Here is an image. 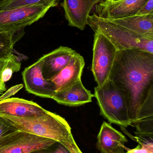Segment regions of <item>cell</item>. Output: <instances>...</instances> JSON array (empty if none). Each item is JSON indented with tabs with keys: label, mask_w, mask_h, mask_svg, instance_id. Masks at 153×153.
<instances>
[{
	"label": "cell",
	"mask_w": 153,
	"mask_h": 153,
	"mask_svg": "<svg viewBox=\"0 0 153 153\" xmlns=\"http://www.w3.org/2000/svg\"><path fill=\"white\" fill-rule=\"evenodd\" d=\"M109 79L125 95L131 126L153 117V53L118 50Z\"/></svg>",
	"instance_id": "obj_1"
},
{
	"label": "cell",
	"mask_w": 153,
	"mask_h": 153,
	"mask_svg": "<svg viewBox=\"0 0 153 153\" xmlns=\"http://www.w3.org/2000/svg\"><path fill=\"white\" fill-rule=\"evenodd\" d=\"M0 118L14 129L54 140L57 143L74 139L70 125L64 118L47 111L36 117H20L0 115Z\"/></svg>",
	"instance_id": "obj_2"
},
{
	"label": "cell",
	"mask_w": 153,
	"mask_h": 153,
	"mask_svg": "<svg viewBox=\"0 0 153 153\" xmlns=\"http://www.w3.org/2000/svg\"><path fill=\"white\" fill-rule=\"evenodd\" d=\"M87 25L94 32L105 36L118 50L139 49L153 53V38L141 36L95 13L88 17Z\"/></svg>",
	"instance_id": "obj_3"
},
{
	"label": "cell",
	"mask_w": 153,
	"mask_h": 153,
	"mask_svg": "<svg viewBox=\"0 0 153 153\" xmlns=\"http://www.w3.org/2000/svg\"><path fill=\"white\" fill-rule=\"evenodd\" d=\"M93 95L100 115L110 124L123 128L132 125L125 95L111 80L108 79L102 86L95 87Z\"/></svg>",
	"instance_id": "obj_4"
},
{
	"label": "cell",
	"mask_w": 153,
	"mask_h": 153,
	"mask_svg": "<svg viewBox=\"0 0 153 153\" xmlns=\"http://www.w3.org/2000/svg\"><path fill=\"white\" fill-rule=\"evenodd\" d=\"M57 142L14 129L0 137V153H32L47 150Z\"/></svg>",
	"instance_id": "obj_5"
},
{
	"label": "cell",
	"mask_w": 153,
	"mask_h": 153,
	"mask_svg": "<svg viewBox=\"0 0 153 153\" xmlns=\"http://www.w3.org/2000/svg\"><path fill=\"white\" fill-rule=\"evenodd\" d=\"M117 51L104 35L95 32L91 71L98 86H102L108 80Z\"/></svg>",
	"instance_id": "obj_6"
},
{
	"label": "cell",
	"mask_w": 153,
	"mask_h": 153,
	"mask_svg": "<svg viewBox=\"0 0 153 153\" xmlns=\"http://www.w3.org/2000/svg\"><path fill=\"white\" fill-rule=\"evenodd\" d=\"M49 10L42 4L0 10V31L16 33L42 19Z\"/></svg>",
	"instance_id": "obj_7"
},
{
	"label": "cell",
	"mask_w": 153,
	"mask_h": 153,
	"mask_svg": "<svg viewBox=\"0 0 153 153\" xmlns=\"http://www.w3.org/2000/svg\"><path fill=\"white\" fill-rule=\"evenodd\" d=\"M22 76L25 89L30 93L42 98L52 99L56 92L54 84L45 79L43 76L40 58L25 68Z\"/></svg>",
	"instance_id": "obj_8"
},
{
	"label": "cell",
	"mask_w": 153,
	"mask_h": 153,
	"mask_svg": "<svg viewBox=\"0 0 153 153\" xmlns=\"http://www.w3.org/2000/svg\"><path fill=\"white\" fill-rule=\"evenodd\" d=\"M107 0H63L61 6L65 17L71 27L84 30L87 25L88 17L94 6Z\"/></svg>",
	"instance_id": "obj_9"
},
{
	"label": "cell",
	"mask_w": 153,
	"mask_h": 153,
	"mask_svg": "<svg viewBox=\"0 0 153 153\" xmlns=\"http://www.w3.org/2000/svg\"><path fill=\"white\" fill-rule=\"evenodd\" d=\"M148 0L106 1L96 5V15L103 19H121L136 15Z\"/></svg>",
	"instance_id": "obj_10"
},
{
	"label": "cell",
	"mask_w": 153,
	"mask_h": 153,
	"mask_svg": "<svg viewBox=\"0 0 153 153\" xmlns=\"http://www.w3.org/2000/svg\"><path fill=\"white\" fill-rule=\"evenodd\" d=\"M75 53L70 48L60 46L40 58L44 78L49 81L56 76L69 64Z\"/></svg>",
	"instance_id": "obj_11"
},
{
	"label": "cell",
	"mask_w": 153,
	"mask_h": 153,
	"mask_svg": "<svg viewBox=\"0 0 153 153\" xmlns=\"http://www.w3.org/2000/svg\"><path fill=\"white\" fill-rule=\"evenodd\" d=\"M47 110L36 102L18 98L0 100V115L26 117L43 115Z\"/></svg>",
	"instance_id": "obj_12"
},
{
	"label": "cell",
	"mask_w": 153,
	"mask_h": 153,
	"mask_svg": "<svg viewBox=\"0 0 153 153\" xmlns=\"http://www.w3.org/2000/svg\"><path fill=\"white\" fill-rule=\"evenodd\" d=\"M126 137L110 124L103 122L97 137V147L101 153H125Z\"/></svg>",
	"instance_id": "obj_13"
},
{
	"label": "cell",
	"mask_w": 153,
	"mask_h": 153,
	"mask_svg": "<svg viewBox=\"0 0 153 153\" xmlns=\"http://www.w3.org/2000/svg\"><path fill=\"white\" fill-rule=\"evenodd\" d=\"M84 66V58L75 53L69 64L56 76L49 81L54 84L56 92L63 91L81 80Z\"/></svg>",
	"instance_id": "obj_14"
},
{
	"label": "cell",
	"mask_w": 153,
	"mask_h": 153,
	"mask_svg": "<svg viewBox=\"0 0 153 153\" xmlns=\"http://www.w3.org/2000/svg\"><path fill=\"white\" fill-rule=\"evenodd\" d=\"M94 95L84 86L81 79L69 88L57 92L52 97L57 102L69 107H79L92 102Z\"/></svg>",
	"instance_id": "obj_15"
},
{
	"label": "cell",
	"mask_w": 153,
	"mask_h": 153,
	"mask_svg": "<svg viewBox=\"0 0 153 153\" xmlns=\"http://www.w3.org/2000/svg\"><path fill=\"white\" fill-rule=\"evenodd\" d=\"M109 20L137 34L153 38V14L135 15L121 19Z\"/></svg>",
	"instance_id": "obj_16"
},
{
	"label": "cell",
	"mask_w": 153,
	"mask_h": 153,
	"mask_svg": "<svg viewBox=\"0 0 153 153\" xmlns=\"http://www.w3.org/2000/svg\"><path fill=\"white\" fill-rule=\"evenodd\" d=\"M21 31L13 33L0 31V61H6L13 53L14 44L19 39L16 36Z\"/></svg>",
	"instance_id": "obj_17"
},
{
	"label": "cell",
	"mask_w": 153,
	"mask_h": 153,
	"mask_svg": "<svg viewBox=\"0 0 153 153\" xmlns=\"http://www.w3.org/2000/svg\"><path fill=\"white\" fill-rule=\"evenodd\" d=\"M60 0H5L0 6V10H6L22 6L42 4L50 9L58 5Z\"/></svg>",
	"instance_id": "obj_18"
},
{
	"label": "cell",
	"mask_w": 153,
	"mask_h": 153,
	"mask_svg": "<svg viewBox=\"0 0 153 153\" xmlns=\"http://www.w3.org/2000/svg\"><path fill=\"white\" fill-rule=\"evenodd\" d=\"M20 61L16 56L12 54L1 72V78L3 82H5L11 78L13 73L19 71L21 68Z\"/></svg>",
	"instance_id": "obj_19"
},
{
	"label": "cell",
	"mask_w": 153,
	"mask_h": 153,
	"mask_svg": "<svg viewBox=\"0 0 153 153\" xmlns=\"http://www.w3.org/2000/svg\"><path fill=\"white\" fill-rule=\"evenodd\" d=\"M139 144L133 149L126 148L128 152L131 153H153V140L138 142Z\"/></svg>",
	"instance_id": "obj_20"
},
{
	"label": "cell",
	"mask_w": 153,
	"mask_h": 153,
	"mask_svg": "<svg viewBox=\"0 0 153 153\" xmlns=\"http://www.w3.org/2000/svg\"><path fill=\"white\" fill-rule=\"evenodd\" d=\"M153 14V0H148L136 15H146Z\"/></svg>",
	"instance_id": "obj_21"
},
{
	"label": "cell",
	"mask_w": 153,
	"mask_h": 153,
	"mask_svg": "<svg viewBox=\"0 0 153 153\" xmlns=\"http://www.w3.org/2000/svg\"><path fill=\"white\" fill-rule=\"evenodd\" d=\"M60 143L64 146L71 153H83L76 144L74 138L70 142Z\"/></svg>",
	"instance_id": "obj_22"
},
{
	"label": "cell",
	"mask_w": 153,
	"mask_h": 153,
	"mask_svg": "<svg viewBox=\"0 0 153 153\" xmlns=\"http://www.w3.org/2000/svg\"><path fill=\"white\" fill-rule=\"evenodd\" d=\"M14 129H15L0 118V137Z\"/></svg>",
	"instance_id": "obj_23"
},
{
	"label": "cell",
	"mask_w": 153,
	"mask_h": 153,
	"mask_svg": "<svg viewBox=\"0 0 153 153\" xmlns=\"http://www.w3.org/2000/svg\"><path fill=\"white\" fill-rule=\"evenodd\" d=\"M58 143V145L57 147L52 152H40H40H37V153H71L70 151L62 144L59 143Z\"/></svg>",
	"instance_id": "obj_24"
},
{
	"label": "cell",
	"mask_w": 153,
	"mask_h": 153,
	"mask_svg": "<svg viewBox=\"0 0 153 153\" xmlns=\"http://www.w3.org/2000/svg\"><path fill=\"white\" fill-rule=\"evenodd\" d=\"M6 88H5V82H3L1 78V74H0V94L2 93L4 91H5ZM1 100V99H0Z\"/></svg>",
	"instance_id": "obj_25"
},
{
	"label": "cell",
	"mask_w": 153,
	"mask_h": 153,
	"mask_svg": "<svg viewBox=\"0 0 153 153\" xmlns=\"http://www.w3.org/2000/svg\"><path fill=\"white\" fill-rule=\"evenodd\" d=\"M6 61H0V74H1L3 68L4 66V65L6 63Z\"/></svg>",
	"instance_id": "obj_26"
},
{
	"label": "cell",
	"mask_w": 153,
	"mask_h": 153,
	"mask_svg": "<svg viewBox=\"0 0 153 153\" xmlns=\"http://www.w3.org/2000/svg\"><path fill=\"white\" fill-rule=\"evenodd\" d=\"M120 1V0H107V1L108 2H116L118 1Z\"/></svg>",
	"instance_id": "obj_27"
},
{
	"label": "cell",
	"mask_w": 153,
	"mask_h": 153,
	"mask_svg": "<svg viewBox=\"0 0 153 153\" xmlns=\"http://www.w3.org/2000/svg\"><path fill=\"white\" fill-rule=\"evenodd\" d=\"M131 153L129 152H128V151H127V152L126 153Z\"/></svg>",
	"instance_id": "obj_28"
}]
</instances>
